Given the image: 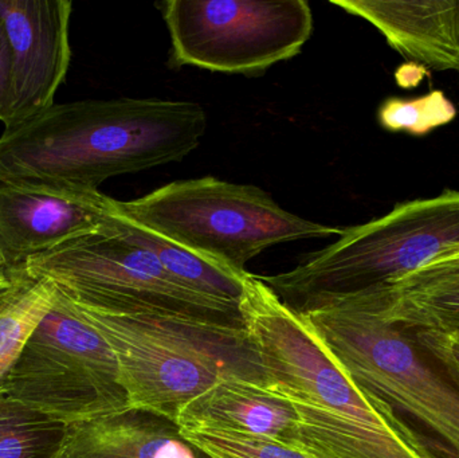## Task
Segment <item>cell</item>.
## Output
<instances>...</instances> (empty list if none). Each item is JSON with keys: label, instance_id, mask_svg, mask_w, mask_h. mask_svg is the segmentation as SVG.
<instances>
[{"label": "cell", "instance_id": "obj_1", "mask_svg": "<svg viewBox=\"0 0 459 458\" xmlns=\"http://www.w3.org/2000/svg\"><path fill=\"white\" fill-rule=\"evenodd\" d=\"M196 102L83 99L4 129L0 185L99 191L105 180L180 161L206 134Z\"/></svg>", "mask_w": 459, "mask_h": 458}, {"label": "cell", "instance_id": "obj_2", "mask_svg": "<svg viewBox=\"0 0 459 458\" xmlns=\"http://www.w3.org/2000/svg\"><path fill=\"white\" fill-rule=\"evenodd\" d=\"M74 306L112 349L131 409L177 424L185 406L222 379L267 386L243 325Z\"/></svg>", "mask_w": 459, "mask_h": 458}, {"label": "cell", "instance_id": "obj_3", "mask_svg": "<svg viewBox=\"0 0 459 458\" xmlns=\"http://www.w3.org/2000/svg\"><path fill=\"white\" fill-rule=\"evenodd\" d=\"M382 289L299 315L356 385L428 430L442 456L459 458V389L429 359L411 331L385 319Z\"/></svg>", "mask_w": 459, "mask_h": 458}, {"label": "cell", "instance_id": "obj_4", "mask_svg": "<svg viewBox=\"0 0 459 458\" xmlns=\"http://www.w3.org/2000/svg\"><path fill=\"white\" fill-rule=\"evenodd\" d=\"M459 255V191L415 199L382 218L342 229L339 239L291 271L259 277L297 314L390 287L434 261Z\"/></svg>", "mask_w": 459, "mask_h": 458}, {"label": "cell", "instance_id": "obj_5", "mask_svg": "<svg viewBox=\"0 0 459 458\" xmlns=\"http://www.w3.org/2000/svg\"><path fill=\"white\" fill-rule=\"evenodd\" d=\"M116 210L240 276L247 274L248 261L273 245L342 233L286 212L255 186L212 177L179 180L134 201H116Z\"/></svg>", "mask_w": 459, "mask_h": 458}, {"label": "cell", "instance_id": "obj_6", "mask_svg": "<svg viewBox=\"0 0 459 458\" xmlns=\"http://www.w3.org/2000/svg\"><path fill=\"white\" fill-rule=\"evenodd\" d=\"M73 303L105 314L151 315L243 325L239 304L195 292L108 222L27 261Z\"/></svg>", "mask_w": 459, "mask_h": 458}, {"label": "cell", "instance_id": "obj_7", "mask_svg": "<svg viewBox=\"0 0 459 458\" xmlns=\"http://www.w3.org/2000/svg\"><path fill=\"white\" fill-rule=\"evenodd\" d=\"M3 387L66 425L131 409L112 349L58 288L53 309L30 336Z\"/></svg>", "mask_w": 459, "mask_h": 458}, {"label": "cell", "instance_id": "obj_8", "mask_svg": "<svg viewBox=\"0 0 459 458\" xmlns=\"http://www.w3.org/2000/svg\"><path fill=\"white\" fill-rule=\"evenodd\" d=\"M175 66L261 74L293 58L313 31L305 0H167L161 4Z\"/></svg>", "mask_w": 459, "mask_h": 458}, {"label": "cell", "instance_id": "obj_9", "mask_svg": "<svg viewBox=\"0 0 459 458\" xmlns=\"http://www.w3.org/2000/svg\"><path fill=\"white\" fill-rule=\"evenodd\" d=\"M70 0H0L11 50L10 102L2 123L21 125L53 107L72 61Z\"/></svg>", "mask_w": 459, "mask_h": 458}, {"label": "cell", "instance_id": "obj_10", "mask_svg": "<svg viewBox=\"0 0 459 458\" xmlns=\"http://www.w3.org/2000/svg\"><path fill=\"white\" fill-rule=\"evenodd\" d=\"M115 210L100 191L0 185V258L21 268L35 255L99 230Z\"/></svg>", "mask_w": 459, "mask_h": 458}, {"label": "cell", "instance_id": "obj_11", "mask_svg": "<svg viewBox=\"0 0 459 458\" xmlns=\"http://www.w3.org/2000/svg\"><path fill=\"white\" fill-rule=\"evenodd\" d=\"M332 4L366 19L409 61L459 70V2L332 0Z\"/></svg>", "mask_w": 459, "mask_h": 458}, {"label": "cell", "instance_id": "obj_12", "mask_svg": "<svg viewBox=\"0 0 459 458\" xmlns=\"http://www.w3.org/2000/svg\"><path fill=\"white\" fill-rule=\"evenodd\" d=\"M179 429H214L290 444L299 427L293 402L266 385L226 378L185 406Z\"/></svg>", "mask_w": 459, "mask_h": 458}, {"label": "cell", "instance_id": "obj_13", "mask_svg": "<svg viewBox=\"0 0 459 458\" xmlns=\"http://www.w3.org/2000/svg\"><path fill=\"white\" fill-rule=\"evenodd\" d=\"M58 458H209L180 435L175 422L128 409L70 425Z\"/></svg>", "mask_w": 459, "mask_h": 458}, {"label": "cell", "instance_id": "obj_14", "mask_svg": "<svg viewBox=\"0 0 459 458\" xmlns=\"http://www.w3.org/2000/svg\"><path fill=\"white\" fill-rule=\"evenodd\" d=\"M382 312L406 330H459V255L434 261L382 289Z\"/></svg>", "mask_w": 459, "mask_h": 458}, {"label": "cell", "instance_id": "obj_15", "mask_svg": "<svg viewBox=\"0 0 459 458\" xmlns=\"http://www.w3.org/2000/svg\"><path fill=\"white\" fill-rule=\"evenodd\" d=\"M108 225L129 241L150 250L164 269L186 287L209 298L239 304L246 277L234 273L207 258L201 257L169 239L132 222L116 210L110 214Z\"/></svg>", "mask_w": 459, "mask_h": 458}, {"label": "cell", "instance_id": "obj_16", "mask_svg": "<svg viewBox=\"0 0 459 458\" xmlns=\"http://www.w3.org/2000/svg\"><path fill=\"white\" fill-rule=\"evenodd\" d=\"M56 298V285L32 276L24 266L8 269L0 280V387Z\"/></svg>", "mask_w": 459, "mask_h": 458}, {"label": "cell", "instance_id": "obj_17", "mask_svg": "<svg viewBox=\"0 0 459 458\" xmlns=\"http://www.w3.org/2000/svg\"><path fill=\"white\" fill-rule=\"evenodd\" d=\"M69 429L0 387V458H58Z\"/></svg>", "mask_w": 459, "mask_h": 458}, {"label": "cell", "instance_id": "obj_18", "mask_svg": "<svg viewBox=\"0 0 459 458\" xmlns=\"http://www.w3.org/2000/svg\"><path fill=\"white\" fill-rule=\"evenodd\" d=\"M457 116L455 104L442 91H433L414 99L391 97L379 109V123L390 132L423 136L452 123Z\"/></svg>", "mask_w": 459, "mask_h": 458}, {"label": "cell", "instance_id": "obj_19", "mask_svg": "<svg viewBox=\"0 0 459 458\" xmlns=\"http://www.w3.org/2000/svg\"><path fill=\"white\" fill-rule=\"evenodd\" d=\"M180 435L209 458H315L272 438L214 429H180Z\"/></svg>", "mask_w": 459, "mask_h": 458}, {"label": "cell", "instance_id": "obj_20", "mask_svg": "<svg viewBox=\"0 0 459 458\" xmlns=\"http://www.w3.org/2000/svg\"><path fill=\"white\" fill-rule=\"evenodd\" d=\"M411 333L429 359L459 389V330Z\"/></svg>", "mask_w": 459, "mask_h": 458}, {"label": "cell", "instance_id": "obj_21", "mask_svg": "<svg viewBox=\"0 0 459 458\" xmlns=\"http://www.w3.org/2000/svg\"><path fill=\"white\" fill-rule=\"evenodd\" d=\"M13 80V50L3 19L0 18V121L4 117L10 102Z\"/></svg>", "mask_w": 459, "mask_h": 458}, {"label": "cell", "instance_id": "obj_22", "mask_svg": "<svg viewBox=\"0 0 459 458\" xmlns=\"http://www.w3.org/2000/svg\"><path fill=\"white\" fill-rule=\"evenodd\" d=\"M7 274V269H5L4 264H3L2 258H0V280L4 279Z\"/></svg>", "mask_w": 459, "mask_h": 458}]
</instances>
